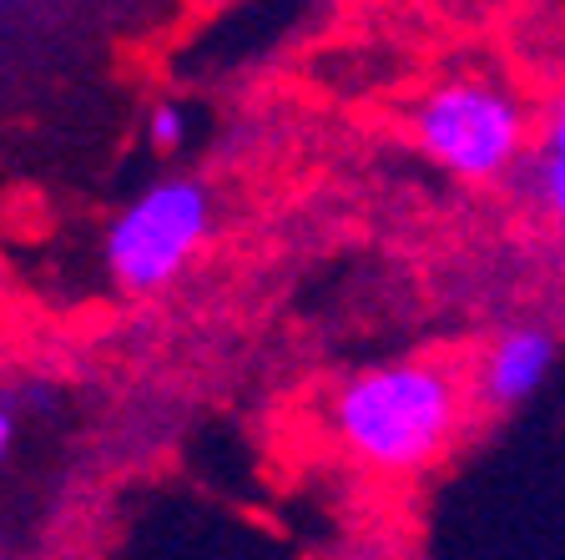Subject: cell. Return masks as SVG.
Masks as SVG:
<instances>
[{
  "label": "cell",
  "instance_id": "cell-1",
  "mask_svg": "<svg viewBox=\"0 0 565 560\" xmlns=\"http://www.w3.org/2000/svg\"><path fill=\"white\" fill-rule=\"evenodd\" d=\"M459 404L465 389L445 363L409 359L353 373L333 394L329 420L333 440L359 465L384 475H414L449 450L459 430Z\"/></svg>",
  "mask_w": 565,
  "mask_h": 560
},
{
  "label": "cell",
  "instance_id": "cell-2",
  "mask_svg": "<svg viewBox=\"0 0 565 560\" xmlns=\"http://www.w3.org/2000/svg\"><path fill=\"white\" fill-rule=\"evenodd\" d=\"M409 127L419 152L435 167L465 177V182H490L510 172L525 152V106L515 92H505L490 76H449L435 92H424L409 112Z\"/></svg>",
  "mask_w": 565,
  "mask_h": 560
},
{
  "label": "cell",
  "instance_id": "cell-3",
  "mask_svg": "<svg viewBox=\"0 0 565 560\" xmlns=\"http://www.w3.org/2000/svg\"><path fill=\"white\" fill-rule=\"evenodd\" d=\"M212 233V192L198 177H162L106 228V273L127 293H157Z\"/></svg>",
  "mask_w": 565,
  "mask_h": 560
},
{
  "label": "cell",
  "instance_id": "cell-4",
  "mask_svg": "<svg viewBox=\"0 0 565 560\" xmlns=\"http://www.w3.org/2000/svg\"><path fill=\"white\" fill-rule=\"evenodd\" d=\"M551 363H555V339L541 324L505 328V334H494L490 353L480 363V399L490 409L525 404L551 379Z\"/></svg>",
  "mask_w": 565,
  "mask_h": 560
},
{
  "label": "cell",
  "instance_id": "cell-5",
  "mask_svg": "<svg viewBox=\"0 0 565 560\" xmlns=\"http://www.w3.org/2000/svg\"><path fill=\"white\" fill-rule=\"evenodd\" d=\"M535 192H541L545 212L565 228V92L555 96L551 117H545L541 157H535Z\"/></svg>",
  "mask_w": 565,
  "mask_h": 560
},
{
  "label": "cell",
  "instance_id": "cell-6",
  "mask_svg": "<svg viewBox=\"0 0 565 560\" xmlns=\"http://www.w3.org/2000/svg\"><path fill=\"white\" fill-rule=\"evenodd\" d=\"M192 137V117H188V106L182 102H157L152 112H147V147L162 157L182 152Z\"/></svg>",
  "mask_w": 565,
  "mask_h": 560
},
{
  "label": "cell",
  "instance_id": "cell-7",
  "mask_svg": "<svg viewBox=\"0 0 565 560\" xmlns=\"http://www.w3.org/2000/svg\"><path fill=\"white\" fill-rule=\"evenodd\" d=\"M11 440H15V420H11V409L0 404V459L11 455Z\"/></svg>",
  "mask_w": 565,
  "mask_h": 560
}]
</instances>
